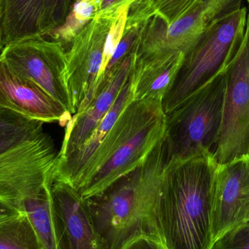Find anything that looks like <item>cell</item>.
I'll use <instances>...</instances> for the list:
<instances>
[{
    "instance_id": "1",
    "label": "cell",
    "mask_w": 249,
    "mask_h": 249,
    "mask_svg": "<svg viewBox=\"0 0 249 249\" xmlns=\"http://www.w3.org/2000/svg\"><path fill=\"white\" fill-rule=\"evenodd\" d=\"M218 165L212 152L165 164L150 224L167 249H213Z\"/></svg>"
},
{
    "instance_id": "2",
    "label": "cell",
    "mask_w": 249,
    "mask_h": 249,
    "mask_svg": "<svg viewBox=\"0 0 249 249\" xmlns=\"http://www.w3.org/2000/svg\"><path fill=\"white\" fill-rule=\"evenodd\" d=\"M169 160L164 138L133 171L85 199L104 249H121L130 240L154 234L150 216Z\"/></svg>"
},
{
    "instance_id": "3",
    "label": "cell",
    "mask_w": 249,
    "mask_h": 249,
    "mask_svg": "<svg viewBox=\"0 0 249 249\" xmlns=\"http://www.w3.org/2000/svg\"><path fill=\"white\" fill-rule=\"evenodd\" d=\"M162 102L133 100L123 111L88 166L77 190L88 199L136 168L165 138Z\"/></svg>"
},
{
    "instance_id": "4",
    "label": "cell",
    "mask_w": 249,
    "mask_h": 249,
    "mask_svg": "<svg viewBox=\"0 0 249 249\" xmlns=\"http://www.w3.org/2000/svg\"><path fill=\"white\" fill-rule=\"evenodd\" d=\"M248 9L240 7L213 21L185 55L172 87L162 101L165 115L228 67L245 35Z\"/></svg>"
},
{
    "instance_id": "5",
    "label": "cell",
    "mask_w": 249,
    "mask_h": 249,
    "mask_svg": "<svg viewBox=\"0 0 249 249\" xmlns=\"http://www.w3.org/2000/svg\"><path fill=\"white\" fill-rule=\"evenodd\" d=\"M225 92L224 70L167 114L165 139L170 158L213 152L222 126Z\"/></svg>"
},
{
    "instance_id": "6",
    "label": "cell",
    "mask_w": 249,
    "mask_h": 249,
    "mask_svg": "<svg viewBox=\"0 0 249 249\" xmlns=\"http://www.w3.org/2000/svg\"><path fill=\"white\" fill-rule=\"evenodd\" d=\"M58 152L44 131L0 155V198L23 212V203L54 181Z\"/></svg>"
},
{
    "instance_id": "7",
    "label": "cell",
    "mask_w": 249,
    "mask_h": 249,
    "mask_svg": "<svg viewBox=\"0 0 249 249\" xmlns=\"http://www.w3.org/2000/svg\"><path fill=\"white\" fill-rule=\"evenodd\" d=\"M225 74L223 118L212 152L218 164L249 155V7L244 39Z\"/></svg>"
},
{
    "instance_id": "8",
    "label": "cell",
    "mask_w": 249,
    "mask_h": 249,
    "mask_svg": "<svg viewBox=\"0 0 249 249\" xmlns=\"http://www.w3.org/2000/svg\"><path fill=\"white\" fill-rule=\"evenodd\" d=\"M0 58L19 75L32 80L75 114L67 79V51L62 44L45 36L6 45Z\"/></svg>"
},
{
    "instance_id": "9",
    "label": "cell",
    "mask_w": 249,
    "mask_h": 249,
    "mask_svg": "<svg viewBox=\"0 0 249 249\" xmlns=\"http://www.w3.org/2000/svg\"><path fill=\"white\" fill-rule=\"evenodd\" d=\"M244 1L203 0L191 13L171 25L160 18H152L142 26L136 56L171 52L187 55L213 21L242 7Z\"/></svg>"
},
{
    "instance_id": "10",
    "label": "cell",
    "mask_w": 249,
    "mask_h": 249,
    "mask_svg": "<svg viewBox=\"0 0 249 249\" xmlns=\"http://www.w3.org/2000/svg\"><path fill=\"white\" fill-rule=\"evenodd\" d=\"M115 18L95 16L67 51V79L75 114L84 110L94 97L107 37Z\"/></svg>"
},
{
    "instance_id": "11",
    "label": "cell",
    "mask_w": 249,
    "mask_h": 249,
    "mask_svg": "<svg viewBox=\"0 0 249 249\" xmlns=\"http://www.w3.org/2000/svg\"><path fill=\"white\" fill-rule=\"evenodd\" d=\"M249 218V155L219 164L215 182L212 238L245 225Z\"/></svg>"
},
{
    "instance_id": "12",
    "label": "cell",
    "mask_w": 249,
    "mask_h": 249,
    "mask_svg": "<svg viewBox=\"0 0 249 249\" xmlns=\"http://www.w3.org/2000/svg\"><path fill=\"white\" fill-rule=\"evenodd\" d=\"M51 192L56 249H104L86 200L78 190L53 181Z\"/></svg>"
},
{
    "instance_id": "13",
    "label": "cell",
    "mask_w": 249,
    "mask_h": 249,
    "mask_svg": "<svg viewBox=\"0 0 249 249\" xmlns=\"http://www.w3.org/2000/svg\"><path fill=\"white\" fill-rule=\"evenodd\" d=\"M0 109L65 127L71 115L60 102L29 79L15 72L0 58Z\"/></svg>"
},
{
    "instance_id": "14",
    "label": "cell",
    "mask_w": 249,
    "mask_h": 249,
    "mask_svg": "<svg viewBox=\"0 0 249 249\" xmlns=\"http://www.w3.org/2000/svg\"><path fill=\"white\" fill-rule=\"evenodd\" d=\"M136 55V50L127 55L96 91L89 106L73 115L66 124L58 159L69 156L80 148L109 112L130 76Z\"/></svg>"
},
{
    "instance_id": "15",
    "label": "cell",
    "mask_w": 249,
    "mask_h": 249,
    "mask_svg": "<svg viewBox=\"0 0 249 249\" xmlns=\"http://www.w3.org/2000/svg\"><path fill=\"white\" fill-rule=\"evenodd\" d=\"M133 100H134V96L130 74L115 103L87 140L69 156L57 160L54 181H62L77 189L88 166L104 139L113 127L124 108Z\"/></svg>"
},
{
    "instance_id": "16",
    "label": "cell",
    "mask_w": 249,
    "mask_h": 249,
    "mask_svg": "<svg viewBox=\"0 0 249 249\" xmlns=\"http://www.w3.org/2000/svg\"><path fill=\"white\" fill-rule=\"evenodd\" d=\"M184 58L185 54L182 52L144 57L136 55L130 72L134 100L149 99L162 103L175 81Z\"/></svg>"
},
{
    "instance_id": "17",
    "label": "cell",
    "mask_w": 249,
    "mask_h": 249,
    "mask_svg": "<svg viewBox=\"0 0 249 249\" xmlns=\"http://www.w3.org/2000/svg\"><path fill=\"white\" fill-rule=\"evenodd\" d=\"M44 0H4L2 42L4 47L43 36Z\"/></svg>"
},
{
    "instance_id": "18",
    "label": "cell",
    "mask_w": 249,
    "mask_h": 249,
    "mask_svg": "<svg viewBox=\"0 0 249 249\" xmlns=\"http://www.w3.org/2000/svg\"><path fill=\"white\" fill-rule=\"evenodd\" d=\"M203 0H136L129 7L125 30L142 28L157 16L171 25L191 13Z\"/></svg>"
},
{
    "instance_id": "19",
    "label": "cell",
    "mask_w": 249,
    "mask_h": 249,
    "mask_svg": "<svg viewBox=\"0 0 249 249\" xmlns=\"http://www.w3.org/2000/svg\"><path fill=\"white\" fill-rule=\"evenodd\" d=\"M51 185L48 184L37 196L26 200L22 206L42 249H56Z\"/></svg>"
},
{
    "instance_id": "20",
    "label": "cell",
    "mask_w": 249,
    "mask_h": 249,
    "mask_svg": "<svg viewBox=\"0 0 249 249\" xmlns=\"http://www.w3.org/2000/svg\"><path fill=\"white\" fill-rule=\"evenodd\" d=\"M43 124L10 109H0V155L37 137L44 132Z\"/></svg>"
},
{
    "instance_id": "21",
    "label": "cell",
    "mask_w": 249,
    "mask_h": 249,
    "mask_svg": "<svg viewBox=\"0 0 249 249\" xmlns=\"http://www.w3.org/2000/svg\"><path fill=\"white\" fill-rule=\"evenodd\" d=\"M102 0H72L65 22L47 36L65 45H71L76 35L96 16Z\"/></svg>"
},
{
    "instance_id": "22",
    "label": "cell",
    "mask_w": 249,
    "mask_h": 249,
    "mask_svg": "<svg viewBox=\"0 0 249 249\" xmlns=\"http://www.w3.org/2000/svg\"><path fill=\"white\" fill-rule=\"evenodd\" d=\"M0 249H42L26 213L0 224Z\"/></svg>"
},
{
    "instance_id": "23",
    "label": "cell",
    "mask_w": 249,
    "mask_h": 249,
    "mask_svg": "<svg viewBox=\"0 0 249 249\" xmlns=\"http://www.w3.org/2000/svg\"><path fill=\"white\" fill-rule=\"evenodd\" d=\"M129 7H124L121 10L118 17L113 20L110 30L107 37L106 44H105V53H104L103 62H102V68L99 73L98 78L97 84H96V90L99 82L105 73V70L109 64V61L112 58L118 44L121 42L124 36V31H125L126 22H127V14H128Z\"/></svg>"
},
{
    "instance_id": "24",
    "label": "cell",
    "mask_w": 249,
    "mask_h": 249,
    "mask_svg": "<svg viewBox=\"0 0 249 249\" xmlns=\"http://www.w3.org/2000/svg\"><path fill=\"white\" fill-rule=\"evenodd\" d=\"M72 0H44L43 36L65 22Z\"/></svg>"
},
{
    "instance_id": "25",
    "label": "cell",
    "mask_w": 249,
    "mask_h": 249,
    "mask_svg": "<svg viewBox=\"0 0 249 249\" xmlns=\"http://www.w3.org/2000/svg\"><path fill=\"white\" fill-rule=\"evenodd\" d=\"M213 249H249V225H241L225 234Z\"/></svg>"
},
{
    "instance_id": "26",
    "label": "cell",
    "mask_w": 249,
    "mask_h": 249,
    "mask_svg": "<svg viewBox=\"0 0 249 249\" xmlns=\"http://www.w3.org/2000/svg\"><path fill=\"white\" fill-rule=\"evenodd\" d=\"M121 249H168L158 237L141 235L130 240Z\"/></svg>"
},
{
    "instance_id": "27",
    "label": "cell",
    "mask_w": 249,
    "mask_h": 249,
    "mask_svg": "<svg viewBox=\"0 0 249 249\" xmlns=\"http://www.w3.org/2000/svg\"><path fill=\"white\" fill-rule=\"evenodd\" d=\"M135 1L136 0H102L100 8L96 16L115 18L123 9L130 7Z\"/></svg>"
},
{
    "instance_id": "28",
    "label": "cell",
    "mask_w": 249,
    "mask_h": 249,
    "mask_svg": "<svg viewBox=\"0 0 249 249\" xmlns=\"http://www.w3.org/2000/svg\"><path fill=\"white\" fill-rule=\"evenodd\" d=\"M23 213L14 205L0 198V224L16 219Z\"/></svg>"
},
{
    "instance_id": "29",
    "label": "cell",
    "mask_w": 249,
    "mask_h": 249,
    "mask_svg": "<svg viewBox=\"0 0 249 249\" xmlns=\"http://www.w3.org/2000/svg\"><path fill=\"white\" fill-rule=\"evenodd\" d=\"M4 0H0V55L4 48L2 42V19L4 14Z\"/></svg>"
},
{
    "instance_id": "30",
    "label": "cell",
    "mask_w": 249,
    "mask_h": 249,
    "mask_svg": "<svg viewBox=\"0 0 249 249\" xmlns=\"http://www.w3.org/2000/svg\"><path fill=\"white\" fill-rule=\"evenodd\" d=\"M245 1H247V2L248 3V5L249 7V0H245Z\"/></svg>"
},
{
    "instance_id": "31",
    "label": "cell",
    "mask_w": 249,
    "mask_h": 249,
    "mask_svg": "<svg viewBox=\"0 0 249 249\" xmlns=\"http://www.w3.org/2000/svg\"><path fill=\"white\" fill-rule=\"evenodd\" d=\"M246 224H248V225H249V218L248 221H247V222Z\"/></svg>"
}]
</instances>
